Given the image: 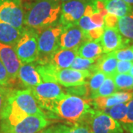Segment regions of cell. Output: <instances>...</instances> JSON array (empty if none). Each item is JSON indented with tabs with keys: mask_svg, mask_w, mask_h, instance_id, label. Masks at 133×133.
Here are the masks:
<instances>
[{
	"mask_svg": "<svg viewBox=\"0 0 133 133\" xmlns=\"http://www.w3.org/2000/svg\"><path fill=\"white\" fill-rule=\"evenodd\" d=\"M60 0H36L24 12V28L37 32L56 24L59 19Z\"/></svg>",
	"mask_w": 133,
	"mask_h": 133,
	"instance_id": "obj_1",
	"label": "cell"
},
{
	"mask_svg": "<svg viewBox=\"0 0 133 133\" xmlns=\"http://www.w3.org/2000/svg\"><path fill=\"white\" fill-rule=\"evenodd\" d=\"M91 105H92V100L66 93L56 102L52 112L72 124H81L85 121L87 123L94 110Z\"/></svg>",
	"mask_w": 133,
	"mask_h": 133,
	"instance_id": "obj_2",
	"label": "cell"
},
{
	"mask_svg": "<svg viewBox=\"0 0 133 133\" xmlns=\"http://www.w3.org/2000/svg\"><path fill=\"white\" fill-rule=\"evenodd\" d=\"M64 25L60 22L43 29L38 32V56L36 64L50 62L54 53L60 47V37Z\"/></svg>",
	"mask_w": 133,
	"mask_h": 133,
	"instance_id": "obj_3",
	"label": "cell"
},
{
	"mask_svg": "<svg viewBox=\"0 0 133 133\" xmlns=\"http://www.w3.org/2000/svg\"><path fill=\"white\" fill-rule=\"evenodd\" d=\"M14 48L22 64L36 62L38 56V32L33 29H25Z\"/></svg>",
	"mask_w": 133,
	"mask_h": 133,
	"instance_id": "obj_4",
	"label": "cell"
},
{
	"mask_svg": "<svg viewBox=\"0 0 133 133\" xmlns=\"http://www.w3.org/2000/svg\"><path fill=\"white\" fill-rule=\"evenodd\" d=\"M30 89L41 108L51 112L56 102L66 95L61 85L54 82H42Z\"/></svg>",
	"mask_w": 133,
	"mask_h": 133,
	"instance_id": "obj_5",
	"label": "cell"
},
{
	"mask_svg": "<svg viewBox=\"0 0 133 133\" xmlns=\"http://www.w3.org/2000/svg\"><path fill=\"white\" fill-rule=\"evenodd\" d=\"M24 10L21 0H0V22L19 30L24 28Z\"/></svg>",
	"mask_w": 133,
	"mask_h": 133,
	"instance_id": "obj_6",
	"label": "cell"
},
{
	"mask_svg": "<svg viewBox=\"0 0 133 133\" xmlns=\"http://www.w3.org/2000/svg\"><path fill=\"white\" fill-rule=\"evenodd\" d=\"M87 123L93 133H124L118 121L101 110L94 109Z\"/></svg>",
	"mask_w": 133,
	"mask_h": 133,
	"instance_id": "obj_7",
	"label": "cell"
},
{
	"mask_svg": "<svg viewBox=\"0 0 133 133\" xmlns=\"http://www.w3.org/2000/svg\"><path fill=\"white\" fill-rule=\"evenodd\" d=\"M91 0H70L62 4L59 22L63 25L76 24L83 16Z\"/></svg>",
	"mask_w": 133,
	"mask_h": 133,
	"instance_id": "obj_8",
	"label": "cell"
},
{
	"mask_svg": "<svg viewBox=\"0 0 133 133\" xmlns=\"http://www.w3.org/2000/svg\"><path fill=\"white\" fill-rule=\"evenodd\" d=\"M10 97L19 108L27 115H45V113L38 104L30 88L24 90H14Z\"/></svg>",
	"mask_w": 133,
	"mask_h": 133,
	"instance_id": "obj_9",
	"label": "cell"
},
{
	"mask_svg": "<svg viewBox=\"0 0 133 133\" xmlns=\"http://www.w3.org/2000/svg\"><path fill=\"white\" fill-rule=\"evenodd\" d=\"M92 73V72L89 70H77L71 68H58L56 72L55 83L65 87L84 85L88 84L87 79L90 77Z\"/></svg>",
	"mask_w": 133,
	"mask_h": 133,
	"instance_id": "obj_10",
	"label": "cell"
},
{
	"mask_svg": "<svg viewBox=\"0 0 133 133\" xmlns=\"http://www.w3.org/2000/svg\"><path fill=\"white\" fill-rule=\"evenodd\" d=\"M88 40L86 31L76 24L64 25L60 37V47L62 49H75Z\"/></svg>",
	"mask_w": 133,
	"mask_h": 133,
	"instance_id": "obj_11",
	"label": "cell"
},
{
	"mask_svg": "<svg viewBox=\"0 0 133 133\" xmlns=\"http://www.w3.org/2000/svg\"><path fill=\"white\" fill-rule=\"evenodd\" d=\"M49 124L46 115H30L4 133H38Z\"/></svg>",
	"mask_w": 133,
	"mask_h": 133,
	"instance_id": "obj_12",
	"label": "cell"
},
{
	"mask_svg": "<svg viewBox=\"0 0 133 133\" xmlns=\"http://www.w3.org/2000/svg\"><path fill=\"white\" fill-rule=\"evenodd\" d=\"M0 61L5 65L11 80L14 83L18 78L22 62L17 56L14 47L0 43Z\"/></svg>",
	"mask_w": 133,
	"mask_h": 133,
	"instance_id": "obj_13",
	"label": "cell"
},
{
	"mask_svg": "<svg viewBox=\"0 0 133 133\" xmlns=\"http://www.w3.org/2000/svg\"><path fill=\"white\" fill-rule=\"evenodd\" d=\"M128 41L127 38L124 39L118 29L105 27L104 33L99 38V42L104 54L114 52L120 48H124Z\"/></svg>",
	"mask_w": 133,
	"mask_h": 133,
	"instance_id": "obj_14",
	"label": "cell"
},
{
	"mask_svg": "<svg viewBox=\"0 0 133 133\" xmlns=\"http://www.w3.org/2000/svg\"><path fill=\"white\" fill-rule=\"evenodd\" d=\"M133 98V92H116L112 95L104 97H97L92 99V105L95 109H103L121 103H127Z\"/></svg>",
	"mask_w": 133,
	"mask_h": 133,
	"instance_id": "obj_15",
	"label": "cell"
},
{
	"mask_svg": "<svg viewBox=\"0 0 133 133\" xmlns=\"http://www.w3.org/2000/svg\"><path fill=\"white\" fill-rule=\"evenodd\" d=\"M18 78L22 84L28 88H33L43 82L36 70L35 62L22 64L19 68Z\"/></svg>",
	"mask_w": 133,
	"mask_h": 133,
	"instance_id": "obj_16",
	"label": "cell"
},
{
	"mask_svg": "<svg viewBox=\"0 0 133 133\" xmlns=\"http://www.w3.org/2000/svg\"><path fill=\"white\" fill-rule=\"evenodd\" d=\"M25 30H19L12 25L0 22V43L14 48Z\"/></svg>",
	"mask_w": 133,
	"mask_h": 133,
	"instance_id": "obj_17",
	"label": "cell"
},
{
	"mask_svg": "<svg viewBox=\"0 0 133 133\" xmlns=\"http://www.w3.org/2000/svg\"><path fill=\"white\" fill-rule=\"evenodd\" d=\"M77 56V48L62 49L59 48L52 56L50 62L59 69L70 68Z\"/></svg>",
	"mask_w": 133,
	"mask_h": 133,
	"instance_id": "obj_18",
	"label": "cell"
},
{
	"mask_svg": "<svg viewBox=\"0 0 133 133\" xmlns=\"http://www.w3.org/2000/svg\"><path fill=\"white\" fill-rule=\"evenodd\" d=\"M103 49L98 40H87L77 48V56L84 58L97 59L103 54Z\"/></svg>",
	"mask_w": 133,
	"mask_h": 133,
	"instance_id": "obj_19",
	"label": "cell"
},
{
	"mask_svg": "<svg viewBox=\"0 0 133 133\" xmlns=\"http://www.w3.org/2000/svg\"><path fill=\"white\" fill-rule=\"evenodd\" d=\"M118 62L113 52L106 53L97 59L95 70L102 72L107 76H113L116 72Z\"/></svg>",
	"mask_w": 133,
	"mask_h": 133,
	"instance_id": "obj_20",
	"label": "cell"
},
{
	"mask_svg": "<svg viewBox=\"0 0 133 133\" xmlns=\"http://www.w3.org/2000/svg\"><path fill=\"white\" fill-rule=\"evenodd\" d=\"M104 2L107 13L118 18L129 14L132 10V6L124 0H104Z\"/></svg>",
	"mask_w": 133,
	"mask_h": 133,
	"instance_id": "obj_21",
	"label": "cell"
},
{
	"mask_svg": "<svg viewBox=\"0 0 133 133\" xmlns=\"http://www.w3.org/2000/svg\"><path fill=\"white\" fill-rule=\"evenodd\" d=\"M117 29L124 38L133 41V10L129 14L118 18Z\"/></svg>",
	"mask_w": 133,
	"mask_h": 133,
	"instance_id": "obj_22",
	"label": "cell"
},
{
	"mask_svg": "<svg viewBox=\"0 0 133 133\" xmlns=\"http://www.w3.org/2000/svg\"><path fill=\"white\" fill-rule=\"evenodd\" d=\"M118 92L116 86L114 82L112 76H107L103 84L99 87V89L91 96L92 99L97 97H104L112 95L115 92Z\"/></svg>",
	"mask_w": 133,
	"mask_h": 133,
	"instance_id": "obj_23",
	"label": "cell"
},
{
	"mask_svg": "<svg viewBox=\"0 0 133 133\" xmlns=\"http://www.w3.org/2000/svg\"><path fill=\"white\" fill-rule=\"evenodd\" d=\"M119 123H122L127 112V103H121L101 110Z\"/></svg>",
	"mask_w": 133,
	"mask_h": 133,
	"instance_id": "obj_24",
	"label": "cell"
},
{
	"mask_svg": "<svg viewBox=\"0 0 133 133\" xmlns=\"http://www.w3.org/2000/svg\"><path fill=\"white\" fill-rule=\"evenodd\" d=\"M113 77L117 90H125L132 89L133 77L129 73H117Z\"/></svg>",
	"mask_w": 133,
	"mask_h": 133,
	"instance_id": "obj_25",
	"label": "cell"
},
{
	"mask_svg": "<svg viewBox=\"0 0 133 133\" xmlns=\"http://www.w3.org/2000/svg\"><path fill=\"white\" fill-rule=\"evenodd\" d=\"M98 59V58H97ZM97 59H88L84 58L77 56L72 63L70 68L77 70H89L92 72H95V64Z\"/></svg>",
	"mask_w": 133,
	"mask_h": 133,
	"instance_id": "obj_26",
	"label": "cell"
},
{
	"mask_svg": "<svg viewBox=\"0 0 133 133\" xmlns=\"http://www.w3.org/2000/svg\"><path fill=\"white\" fill-rule=\"evenodd\" d=\"M107 78V76L104 72L97 70L93 72L90 77L88 82V87L91 93V96L95 93V92L99 89V87L103 84V82Z\"/></svg>",
	"mask_w": 133,
	"mask_h": 133,
	"instance_id": "obj_27",
	"label": "cell"
},
{
	"mask_svg": "<svg viewBox=\"0 0 133 133\" xmlns=\"http://www.w3.org/2000/svg\"><path fill=\"white\" fill-rule=\"evenodd\" d=\"M118 61L133 62V45L129 47H124L113 52Z\"/></svg>",
	"mask_w": 133,
	"mask_h": 133,
	"instance_id": "obj_28",
	"label": "cell"
},
{
	"mask_svg": "<svg viewBox=\"0 0 133 133\" xmlns=\"http://www.w3.org/2000/svg\"><path fill=\"white\" fill-rule=\"evenodd\" d=\"M13 91L14 90L8 87H0V120L4 112V109L7 106L10 95H11Z\"/></svg>",
	"mask_w": 133,
	"mask_h": 133,
	"instance_id": "obj_29",
	"label": "cell"
},
{
	"mask_svg": "<svg viewBox=\"0 0 133 133\" xmlns=\"http://www.w3.org/2000/svg\"><path fill=\"white\" fill-rule=\"evenodd\" d=\"M13 84L14 82L11 80L5 65L0 61V85L10 87Z\"/></svg>",
	"mask_w": 133,
	"mask_h": 133,
	"instance_id": "obj_30",
	"label": "cell"
},
{
	"mask_svg": "<svg viewBox=\"0 0 133 133\" xmlns=\"http://www.w3.org/2000/svg\"><path fill=\"white\" fill-rule=\"evenodd\" d=\"M67 94L70 95H77V96H84V95H88V94L90 92L89 87H88V84H84V85L75 86V87H70L69 90H67Z\"/></svg>",
	"mask_w": 133,
	"mask_h": 133,
	"instance_id": "obj_31",
	"label": "cell"
},
{
	"mask_svg": "<svg viewBox=\"0 0 133 133\" xmlns=\"http://www.w3.org/2000/svg\"><path fill=\"white\" fill-rule=\"evenodd\" d=\"M66 133H93L90 127L87 123H81L74 125L71 128H69Z\"/></svg>",
	"mask_w": 133,
	"mask_h": 133,
	"instance_id": "obj_32",
	"label": "cell"
},
{
	"mask_svg": "<svg viewBox=\"0 0 133 133\" xmlns=\"http://www.w3.org/2000/svg\"><path fill=\"white\" fill-rule=\"evenodd\" d=\"M132 65L133 62L118 61V64H117L115 74H117V73H129Z\"/></svg>",
	"mask_w": 133,
	"mask_h": 133,
	"instance_id": "obj_33",
	"label": "cell"
},
{
	"mask_svg": "<svg viewBox=\"0 0 133 133\" xmlns=\"http://www.w3.org/2000/svg\"><path fill=\"white\" fill-rule=\"evenodd\" d=\"M104 22L105 28L117 29L118 22V17L115 15L107 14L104 17Z\"/></svg>",
	"mask_w": 133,
	"mask_h": 133,
	"instance_id": "obj_34",
	"label": "cell"
},
{
	"mask_svg": "<svg viewBox=\"0 0 133 133\" xmlns=\"http://www.w3.org/2000/svg\"><path fill=\"white\" fill-rule=\"evenodd\" d=\"M104 31V26L92 29L89 31H87L86 33L88 40H98L103 35Z\"/></svg>",
	"mask_w": 133,
	"mask_h": 133,
	"instance_id": "obj_35",
	"label": "cell"
},
{
	"mask_svg": "<svg viewBox=\"0 0 133 133\" xmlns=\"http://www.w3.org/2000/svg\"><path fill=\"white\" fill-rule=\"evenodd\" d=\"M69 128L70 127H68L67 126L59 124V125L53 126L50 128L46 129L44 130H42L38 133H66Z\"/></svg>",
	"mask_w": 133,
	"mask_h": 133,
	"instance_id": "obj_36",
	"label": "cell"
},
{
	"mask_svg": "<svg viewBox=\"0 0 133 133\" xmlns=\"http://www.w3.org/2000/svg\"><path fill=\"white\" fill-rule=\"evenodd\" d=\"M123 124H133V98L131 99L129 102H127V112L126 118H124Z\"/></svg>",
	"mask_w": 133,
	"mask_h": 133,
	"instance_id": "obj_37",
	"label": "cell"
},
{
	"mask_svg": "<svg viewBox=\"0 0 133 133\" xmlns=\"http://www.w3.org/2000/svg\"><path fill=\"white\" fill-rule=\"evenodd\" d=\"M123 127H124V129H126L127 131H128L129 133H133V124H123Z\"/></svg>",
	"mask_w": 133,
	"mask_h": 133,
	"instance_id": "obj_38",
	"label": "cell"
},
{
	"mask_svg": "<svg viewBox=\"0 0 133 133\" xmlns=\"http://www.w3.org/2000/svg\"><path fill=\"white\" fill-rule=\"evenodd\" d=\"M125 2L130 5H133V0H124Z\"/></svg>",
	"mask_w": 133,
	"mask_h": 133,
	"instance_id": "obj_39",
	"label": "cell"
},
{
	"mask_svg": "<svg viewBox=\"0 0 133 133\" xmlns=\"http://www.w3.org/2000/svg\"><path fill=\"white\" fill-rule=\"evenodd\" d=\"M129 74H130V75L133 77V65L132 66V68H131V70H130L129 72Z\"/></svg>",
	"mask_w": 133,
	"mask_h": 133,
	"instance_id": "obj_40",
	"label": "cell"
},
{
	"mask_svg": "<svg viewBox=\"0 0 133 133\" xmlns=\"http://www.w3.org/2000/svg\"><path fill=\"white\" fill-rule=\"evenodd\" d=\"M68 1H70V0H60V2L62 3H64V2H68Z\"/></svg>",
	"mask_w": 133,
	"mask_h": 133,
	"instance_id": "obj_41",
	"label": "cell"
},
{
	"mask_svg": "<svg viewBox=\"0 0 133 133\" xmlns=\"http://www.w3.org/2000/svg\"><path fill=\"white\" fill-rule=\"evenodd\" d=\"M132 87H133V84H132Z\"/></svg>",
	"mask_w": 133,
	"mask_h": 133,
	"instance_id": "obj_42",
	"label": "cell"
},
{
	"mask_svg": "<svg viewBox=\"0 0 133 133\" xmlns=\"http://www.w3.org/2000/svg\"><path fill=\"white\" fill-rule=\"evenodd\" d=\"M0 87H1V85H0Z\"/></svg>",
	"mask_w": 133,
	"mask_h": 133,
	"instance_id": "obj_43",
	"label": "cell"
}]
</instances>
